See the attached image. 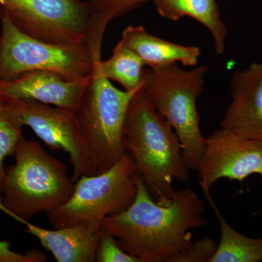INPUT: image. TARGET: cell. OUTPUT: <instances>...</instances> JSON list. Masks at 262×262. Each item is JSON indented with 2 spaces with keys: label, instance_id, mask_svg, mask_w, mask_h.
I'll return each instance as SVG.
<instances>
[{
  "label": "cell",
  "instance_id": "6da1fadb",
  "mask_svg": "<svg viewBox=\"0 0 262 262\" xmlns=\"http://www.w3.org/2000/svg\"><path fill=\"white\" fill-rule=\"evenodd\" d=\"M127 209L103 221L100 230L141 262H176L192 246L191 230L208 225L203 200L190 188L176 190L168 204L155 201L139 175Z\"/></svg>",
  "mask_w": 262,
  "mask_h": 262
},
{
  "label": "cell",
  "instance_id": "7a4b0ae2",
  "mask_svg": "<svg viewBox=\"0 0 262 262\" xmlns=\"http://www.w3.org/2000/svg\"><path fill=\"white\" fill-rule=\"evenodd\" d=\"M124 142L136 171L154 193L156 201L168 204L176 192L173 181L188 182L191 169L178 136L150 102L144 86L129 105Z\"/></svg>",
  "mask_w": 262,
  "mask_h": 262
},
{
  "label": "cell",
  "instance_id": "3957f363",
  "mask_svg": "<svg viewBox=\"0 0 262 262\" xmlns=\"http://www.w3.org/2000/svg\"><path fill=\"white\" fill-rule=\"evenodd\" d=\"M6 168L0 210L20 222L49 213L69 201L75 183L67 166L48 153L40 143L22 138Z\"/></svg>",
  "mask_w": 262,
  "mask_h": 262
},
{
  "label": "cell",
  "instance_id": "277c9868",
  "mask_svg": "<svg viewBox=\"0 0 262 262\" xmlns=\"http://www.w3.org/2000/svg\"><path fill=\"white\" fill-rule=\"evenodd\" d=\"M101 61H94L91 80L75 111L94 176L111 168L126 153L124 130L129 105L144 86L133 91L117 89L101 73Z\"/></svg>",
  "mask_w": 262,
  "mask_h": 262
},
{
  "label": "cell",
  "instance_id": "5b68a950",
  "mask_svg": "<svg viewBox=\"0 0 262 262\" xmlns=\"http://www.w3.org/2000/svg\"><path fill=\"white\" fill-rule=\"evenodd\" d=\"M209 69L196 66L190 70L178 63L144 70V89L155 110L173 127L191 170H198L206 144L201 130L196 100L204 89Z\"/></svg>",
  "mask_w": 262,
  "mask_h": 262
},
{
  "label": "cell",
  "instance_id": "8992f818",
  "mask_svg": "<svg viewBox=\"0 0 262 262\" xmlns=\"http://www.w3.org/2000/svg\"><path fill=\"white\" fill-rule=\"evenodd\" d=\"M139 177L127 152L106 171L82 176L76 180L69 201L47 213L50 223L54 229L84 224L99 232L105 219L122 213L134 203Z\"/></svg>",
  "mask_w": 262,
  "mask_h": 262
},
{
  "label": "cell",
  "instance_id": "52a82bcc",
  "mask_svg": "<svg viewBox=\"0 0 262 262\" xmlns=\"http://www.w3.org/2000/svg\"><path fill=\"white\" fill-rule=\"evenodd\" d=\"M0 81L7 82L32 71H51L68 79L82 80L94 71L87 45L67 46L29 37L0 12Z\"/></svg>",
  "mask_w": 262,
  "mask_h": 262
},
{
  "label": "cell",
  "instance_id": "ba28073f",
  "mask_svg": "<svg viewBox=\"0 0 262 262\" xmlns=\"http://www.w3.org/2000/svg\"><path fill=\"white\" fill-rule=\"evenodd\" d=\"M0 12L34 39L61 46L86 45L85 0H0Z\"/></svg>",
  "mask_w": 262,
  "mask_h": 262
},
{
  "label": "cell",
  "instance_id": "9c48e42d",
  "mask_svg": "<svg viewBox=\"0 0 262 262\" xmlns=\"http://www.w3.org/2000/svg\"><path fill=\"white\" fill-rule=\"evenodd\" d=\"M10 117L20 126H28L53 150L70 155L73 179L94 176L89 153L79 128L75 111L32 100H3Z\"/></svg>",
  "mask_w": 262,
  "mask_h": 262
},
{
  "label": "cell",
  "instance_id": "30bf717a",
  "mask_svg": "<svg viewBox=\"0 0 262 262\" xmlns=\"http://www.w3.org/2000/svg\"><path fill=\"white\" fill-rule=\"evenodd\" d=\"M196 171L205 195L220 179L243 182L254 174L262 179V141L247 139L220 127L206 138Z\"/></svg>",
  "mask_w": 262,
  "mask_h": 262
},
{
  "label": "cell",
  "instance_id": "8fae6325",
  "mask_svg": "<svg viewBox=\"0 0 262 262\" xmlns=\"http://www.w3.org/2000/svg\"><path fill=\"white\" fill-rule=\"evenodd\" d=\"M91 75L82 80L68 79L51 71H32L14 80L1 82L2 100H32L75 111Z\"/></svg>",
  "mask_w": 262,
  "mask_h": 262
},
{
  "label": "cell",
  "instance_id": "7c38bea8",
  "mask_svg": "<svg viewBox=\"0 0 262 262\" xmlns=\"http://www.w3.org/2000/svg\"><path fill=\"white\" fill-rule=\"evenodd\" d=\"M230 85L232 99L221 128L262 141V63L234 72Z\"/></svg>",
  "mask_w": 262,
  "mask_h": 262
},
{
  "label": "cell",
  "instance_id": "4fadbf2b",
  "mask_svg": "<svg viewBox=\"0 0 262 262\" xmlns=\"http://www.w3.org/2000/svg\"><path fill=\"white\" fill-rule=\"evenodd\" d=\"M27 231L39 239L43 248L58 262H94L99 232L91 230L84 224L61 229H47L24 221Z\"/></svg>",
  "mask_w": 262,
  "mask_h": 262
},
{
  "label": "cell",
  "instance_id": "5bb4252c",
  "mask_svg": "<svg viewBox=\"0 0 262 262\" xmlns=\"http://www.w3.org/2000/svg\"><path fill=\"white\" fill-rule=\"evenodd\" d=\"M120 42L135 52L149 69L181 63L184 67L198 65L201 51L196 46H183L150 34L142 26H128Z\"/></svg>",
  "mask_w": 262,
  "mask_h": 262
},
{
  "label": "cell",
  "instance_id": "9a60e30c",
  "mask_svg": "<svg viewBox=\"0 0 262 262\" xmlns=\"http://www.w3.org/2000/svg\"><path fill=\"white\" fill-rule=\"evenodd\" d=\"M160 16L177 21L190 17L211 32L214 40L215 52L221 56L225 51L227 28L222 18L215 0H152Z\"/></svg>",
  "mask_w": 262,
  "mask_h": 262
},
{
  "label": "cell",
  "instance_id": "2e32d148",
  "mask_svg": "<svg viewBox=\"0 0 262 262\" xmlns=\"http://www.w3.org/2000/svg\"><path fill=\"white\" fill-rule=\"evenodd\" d=\"M205 196L215 212L221 230L218 248L211 262L262 261V237L251 238L239 233L224 218L211 193Z\"/></svg>",
  "mask_w": 262,
  "mask_h": 262
},
{
  "label": "cell",
  "instance_id": "e0dca14e",
  "mask_svg": "<svg viewBox=\"0 0 262 262\" xmlns=\"http://www.w3.org/2000/svg\"><path fill=\"white\" fill-rule=\"evenodd\" d=\"M89 9L87 40L94 61L101 59L103 36L108 24L152 0H85Z\"/></svg>",
  "mask_w": 262,
  "mask_h": 262
},
{
  "label": "cell",
  "instance_id": "ac0fdd59",
  "mask_svg": "<svg viewBox=\"0 0 262 262\" xmlns=\"http://www.w3.org/2000/svg\"><path fill=\"white\" fill-rule=\"evenodd\" d=\"M144 66L140 57L120 41L113 56L106 61H101L100 67L106 79L120 84L125 91H133L144 84Z\"/></svg>",
  "mask_w": 262,
  "mask_h": 262
},
{
  "label": "cell",
  "instance_id": "d6986e66",
  "mask_svg": "<svg viewBox=\"0 0 262 262\" xmlns=\"http://www.w3.org/2000/svg\"><path fill=\"white\" fill-rule=\"evenodd\" d=\"M23 127L15 122L7 113L0 98V195L3 193L5 168L4 161L9 155H14L19 141L23 138Z\"/></svg>",
  "mask_w": 262,
  "mask_h": 262
},
{
  "label": "cell",
  "instance_id": "ffe728a7",
  "mask_svg": "<svg viewBox=\"0 0 262 262\" xmlns=\"http://www.w3.org/2000/svg\"><path fill=\"white\" fill-rule=\"evenodd\" d=\"M96 261L141 262L139 258L124 251L111 234L99 231Z\"/></svg>",
  "mask_w": 262,
  "mask_h": 262
},
{
  "label": "cell",
  "instance_id": "44dd1931",
  "mask_svg": "<svg viewBox=\"0 0 262 262\" xmlns=\"http://www.w3.org/2000/svg\"><path fill=\"white\" fill-rule=\"evenodd\" d=\"M218 248V243L211 237L198 239L176 262H211Z\"/></svg>",
  "mask_w": 262,
  "mask_h": 262
},
{
  "label": "cell",
  "instance_id": "7402d4cb",
  "mask_svg": "<svg viewBox=\"0 0 262 262\" xmlns=\"http://www.w3.org/2000/svg\"><path fill=\"white\" fill-rule=\"evenodd\" d=\"M47 257L38 251H30L26 254L14 252L7 241H0V262H45Z\"/></svg>",
  "mask_w": 262,
  "mask_h": 262
},
{
  "label": "cell",
  "instance_id": "603a6c76",
  "mask_svg": "<svg viewBox=\"0 0 262 262\" xmlns=\"http://www.w3.org/2000/svg\"><path fill=\"white\" fill-rule=\"evenodd\" d=\"M0 83H1V81H0Z\"/></svg>",
  "mask_w": 262,
  "mask_h": 262
}]
</instances>
